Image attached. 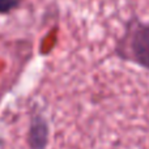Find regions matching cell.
Wrapping results in <instances>:
<instances>
[{"label":"cell","mask_w":149,"mask_h":149,"mask_svg":"<svg viewBox=\"0 0 149 149\" xmlns=\"http://www.w3.org/2000/svg\"><path fill=\"white\" fill-rule=\"evenodd\" d=\"M120 55L149 70V22L131 24L120 42Z\"/></svg>","instance_id":"6da1fadb"},{"label":"cell","mask_w":149,"mask_h":149,"mask_svg":"<svg viewBox=\"0 0 149 149\" xmlns=\"http://www.w3.org/2000/svg\"><path fill=\"white\" fill-rule=\"evenodd\" d=\"M49 140V127L43 118L37 116L33 119L29 134V141L33 149H45Z\"/></svg>","instance_id":"7a4b0ae2"},{"label":"cell","mask_w":149,"mask_h":149,"mask_svg":"<svg viewBox=\"0 0 149 149\" xmlns=\"http://www.w3.org/2000/svg\"><path fill=\"white\" fill-rule=\"evenodd\" d=\"M21 0H0V13H7L16 8Z\"/></svg>","instance_id":"3957f363"}]
</instances>
